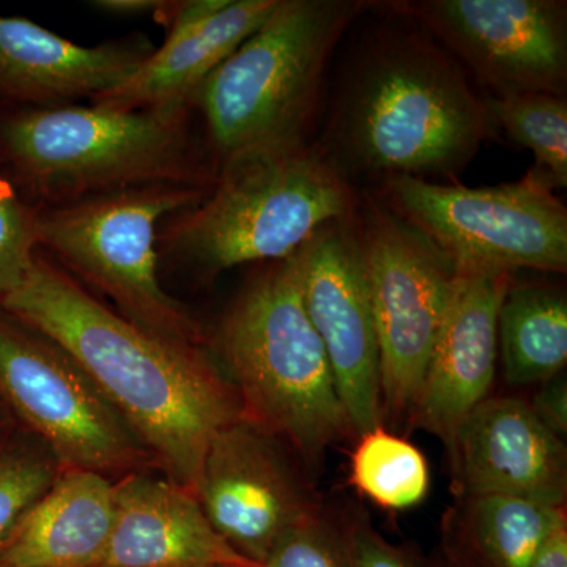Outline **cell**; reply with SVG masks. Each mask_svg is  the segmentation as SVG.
<instances>
[{
	"instance_id": "6da1fadb",
	"label": "cell",
	"mask_w": 567,
	"mask_h": 567,
	"mask_svg": "<svg viewBox=\"0 0 567 567\" xmlns=\"http://www.w3.org/2000/svg\"><path fill=\"white\" fill-rule=\"evenodd\" d=\"M0 308L65 350L152 461L193 494L213 436L246 417L203 350L169 344L115 315L39 252Z\"/></svg>"
},
{
	"instance_id": "7a4b0ae2",
	"label": "cell",
	"mask_w": 567,
	"mask_h": 567,
	"mask_svg": "<svg viewBox=\"0 0 567 567\" xmlns=\"http://www.w3.org/2000/svg\"><path fill=\"white\" fill-rule=\"evenodd\" d=\"M215 352L246 420L281 436L306 464H320L331 446L357 436L306 312L295 254L271 264L234 301Z\"/></svg>"
},
{
	"instance_id": "3957f363",
	"label": "cell",
	"mask_w": 567,
	"mask_h": 567,
	"mask_svg": "<svg viewBox=\"0 0 567 567\" xmlns=\"http://www.w3.org/2000/svg\"><path fill=\"white\" fill-rule=\"evenodd\" d=\"M486 102L425 41L380 44L354 74L334 125L339 153L363 173L450 177L494 132Z\"/></svg>"
},
{
	"instance_id": "277c9868",
	"label": "cell",
	"mask_w": 567,
	"mask_h": 567,
	"mask_svg": "<svg viewBox=\"0 0 567 567\" xmlns=\"http://www.w3.org/2000/svg\"><path fill=\"white\" fill-rule=\"evenodd\" d=\"M185 104L25 107L0 115V164L18 192L70 204L141 186L199 185Z\"/></svg>"
},
{
	"instance_id": "5b68a950",
	"label": "cell",
	"mask_w": 567,
	"mask_h": 567,
	"mask_svg": "<svg viewBox=\"0 0 567 567\" xmlns=\"http://www.w3.org/2000/svg\"><path fill=\"white\" fill-rule=\"evenodd\" d=\"M361 7L278 0L267 21L205 80L194 102L221 167L305 145L331 52Z\"/></svg>"
},
{
	"instance_id": "8992f818",
	"label": "cell",
	"mask_w": 567,
	"mask_h": 567,
	"mask_svg": "<svg viewBox=\"0 0 567 567\" xmlns=\"http://www.w3.org/2000/svg\"><path fill=\"white\" fill-rule=\"evenodd\" d=\"M341 167L308 145L221 167L210 196L182 212L169 246L204 270L287 259L322 227L353 218Z\"/></svg>"
},
{
	"instance_id": "52a82bcc",
	"label": "cell",
	"mask_w": 567,
	"mask_h": 567,
	"mask_svg": "<svg viewBox=\"0 0 567 567\" xmlns=\"http://www.w3.org/2000/svg\"><path fill=\"white\" fill-rule=\"evenodd\" d=\"M203 197L196 186L153 185L37 212L39 248L61 257L142 330L182 349H200L199 327L159 282L156 229Z\"/></svg>"
},
{
	"instance_id": "ba28073f",
	"label": "cell",
	"mask_w": 567,
	"mask_h": 567,
	"mask_svg": "<svg viewBox=\"0 0 567 567\" xmlns=\"http://www.w3.org/2000/svg\"><path fill=\"white\" fill-rule=\"evenodd\" d=\"M386 200L456 268L567 270V210L535 174L484 188L393 175L386 181Z\"/></svg>"
},
{
	"instance_id": "9c48e42d",
	"label": "cell",
	"mask_w": 567,
	"mask_h": 567,
	"mask_svg": "<svg viewBox=\"0 0 567 567\" xmlns=\"http://www.w3.org/2000/svg\"><path fill=\"white\" fill-rule=\"evenodd\" d=\"M357 235L379 341L383 417L395 423L415 405L457 268L427 235L382 205H368Z\"/></svg>"
},
{
	"instance_id": "30bf717a",
	"label": "cell",
	"mask_w": 567,
	"mask_h": 567,
	"mask_svg": "<svg viewBox=\"0 0 567 567\" xmlns=\"http://www.w3.org/2000/svg\"><path fill=\"white\" fill-rule=\"evenodd\" d=\"M0 404L62 468L133 470L151 454L65 350L0 308Z\"/></svg>"
},
{
	"instance_id": "8fae6325",
	"label": "cell",
	"mask_w": 567,
	"mask_h": 567,
	"mask_svg": "<svg viewBox=\"0 0 567 567\" xmlns=\"http://www.w3.org/2000/svg\"><path fill=\"white\" fill-rule=\"evenodd\" d=\"M386 6L423 22L495 96L540 92L565 95V2L420 0Z\"/></svg>"
},
{
	"instance_id": "7c38bea8",
	"label": "cell",
	"mask_w": 567,
	"mask_h": 567,
	"mask_svg": "<svg viewBox=\"0 0 567 567\" xmlns=\"http://www.w3.org/2000/svg\"><path fill=\"white\" fill-rule=\"evenodd\" d=\"M295 257L306 312L360 436L383 425V412L374 312L352 218L322 227Z\"/></svg>"
},
{
	"instance_id": "4fadbf2b",
	"label": "cell",
	"mask_w": 567,
	"mask_h": 567,
	"mask_svg": "<svg viewBox=\"0 0 567 567\" xmlns=\"http://www.w3.org/2000/svg\"><path fill=\"white\" fill-rule=\"evenodd\" d=\"M194 495L218 535L260 567L282 535L319 514L271 435L246 417L213 436Z\"/></svg>"
},
{
	"instance_id": "5bb4252c",
	"label": "cell",
	"mask_w": 567,
	"mask_h": 567,
	"mask_svg": "<svg viewBox=\"0 0 567 567\" xmlns=\"http://www.w3.org/2000/svg\"><path fill=\"white\" fill-rule=\"evenodd\" d=\"M511 274L457 268L453 293L410 423L450 447L458 425L486 401L498 363V312Z\"/></svg>"
},
{
	"instance_id": "9a60e30c",
	"label": "cell",
	"mask_w": 567,
	"mask_h": 567,
	"mask_svg": "<svg viewBox=\"0 0 567 567\" xmlns=\"http://www.w3.org/2000/svg\"><path fill=\"white\" fill-rule=\"evenodd\" d=\"M447 450L468 498L514 495L566 505L565 443L528 402L487 398L458 425Z\"/></svg>"
},
{
	"instance_id": "2e32d148",
	"label": "cell",
	"mask_w": 567,
	"mask_h": 567,
	"mask_svg": "<svg viewBox=\"0 0 567 567\" xmlns=\"http://www.w3.org/2000/svg\"><path fill=\"white\" fill-rule=\"evenodd\" d=\"M227 566L260 567L218 535L188 488L144 472L114 484V524L95 567Z\"/></svg>"
},
{
	"instance_id": "e0dca14e",
	"label": "cell",
	"mask_w": 567,
	"mask_h": 567,
	"mask_svg": "<svg viewBox=\"0 0 567 567\" xmlns=\"http://www.w3.org/2000/svg\"><path fill=\"white\" fill-rule=\"evenodd\" d=\"M148 41L82 47L31 20L0 17V103L62 106L117 87L151 58Z\"/></svg>"
},
{
	"instance_id": "ac0fdd59",
	"label": "cell",
	"mask_w": 567,
	"mask_h": 567,
	"mask_svg": "<svg viewBox=\"0 0 567 567\" xmlns=\"http://www.w3.org/2000/svg\"><path fill=\"white\" fill-rule=\"evenodd\" d=\"M114 524V484L103 473L62 468L0 547L7 567H95Z\"/></svg>"
},
{
	"instance_id": "d6986e66",
	"label": "cell",
	"mask_w": 567,
	"mask_h": 567,
	"mask_svg": "<svg viewBox=\"0 0 567 567\" xmlns=\"http://www.w3.org/2000/svg\"><path fill=\"white\" fill-rule=\"evenodd\" d=\"M278 0H227L199 28L169 35L140 69L117 87L93 99L114 110L185 104L189 106L205 80L267 21Z\"/></svg>"
},
{
	"instance_id": "ffe728a7",
	"label": "cell",
	"mask_w": 567,
	"mask_h": 567,
	"mask_svg": "<svg viewBox=\"0 0 567 567\" xmlns=\"http://www.w3.org/2000/svg\"><path fill=\"white\" fill-rule=\"evenodd\" d=\"M498 352L511 385H540L567 363V300L547 286H509L498 312Z\"/></svg>"
},
{
	"instance_id": "44dd1931",
	"label": "cell",
	"mask_w": 567,
	"mask_h": 567,
	"mask_svg": "<svg viewBox=\"0 0 567 567\" xmlns=\"http://www.w3.org/2000/svg\"><path fill=\"white\" fill-rule=\"evenodd\" d=\"M464 546L481 567H529L548 536L567 522L565 505L514 495L472 496Z\"/></svg>"
},
{
	"instance_id": "7402d4cb",
	"label": "cell",
	"mask_w": 567,
	"mask_h": 567,
	"mask_svg": "<svg viewBox=\"0 0 567 567\" xmlns=\"http://www.w3.org/2000/svg\"><path fill=\"white\" fill-rule=\"evenodd\" d=\"M350 484L383 509L405 511L424 502L431 472L412 442L379 425L358 436L350 457Z\"/></svg>"
},
{
	"instance_id": "603a6c76",
	"label": "cell",
	"mask_w": 567,
	"mask_h": 567,
	"mask_svg": "<svg viewBox=\"0 0 567 567\" xmlns=\"http://www.w3.org/2000/svg\"><path fill=\"white\" fill-rule=\"evenodd\" d=\"M494 125L505 130L536 159L529 173L548 188L567 185V103L561 93H517L486 102Z\"/></svg>"
},
{
	"instance_id": "cb8c5ba5",
	"label": "cell",
	"mask_w": 567,
	"mask_h": 567,
	"mask_svg": "<svg viewBox=\"0 0 567 567\" xmlns=\"http://www.w3.org/2000/svg\"><path fill=\"white\" fill-rule=\"evenodd\" d=\"M61 472L50 447L20 425L0 436V547Z\"/></svg>"
},
{
	"instance_id": "d4e9b609",
	"label": "cell",
	"mask_w": 567,
	"mask_h": 567,
	"mask_svg": "<svg viewBox=\"0 0 567 567\" xmlns=\"http://www.w3.org/2000/svg\"><path fill=\"white\" fill-rule=\"evenodd\" d=\"M39 252L37 212L0 174V303L25 278Z\"/></svg>"
},
{
	"instance_id": "484cf974",
	"label": "cell",
	"mask_w": 567,
	"mask_h": 567,
	"mask_svg": "<svg viewBox=\"0 0 567 567\" xmlns=\"http://www.w3.org/2000/svg\"><path fill=\"white\" fill-rule=\"evenodd\" d=\"M264 567H350L341 529L319 514L290 528L276 543Z\"/></svg>"
},
{
	"instance_id": "4316f807",
	"label": "cell",
	"mask_w": 567,
	"mask_h": 567,
	"mask_svg": "<svg viewBox=\"0 0 567 567\" xmlns=\"http://www.w3.org/2000/svg\"><path fill=\"white\" fill-rule=\"evenodd\" d=\"M339 529L350 567H434L409 548L388 543L363 518L354 517Z\"/></svg>"
},
{
	"instance_id": "83f0119b",
	"label": "cell",
	"mask_w": 567,
	"mask_h": 567,
	"mask_svg": "<svg viewBox=\"0 0 567 567\" xmlns=\"http://www.w3.org/2000/svg\"><path fill=\"white\" fill-rule=\"evenodd\" d=\"M539 391L528 402L540 423L550 429L554 434H567V383L561 374L540 383Z\"/></svg>"
},
{
	"instance_id": "f1b7e54d",
	"label": "cell",
	"mask_w": 567,
	"mask_h": 567,
	"mask_svg": "<svg viewBox=\"0 0 567 567\" xmlns=\"http://www.w3.org/2000/svg\"><path fill=\"white\" fill-rule=\"evenodd\" d=\"M174 3L162 0H95L92 7L115 17H140V14L171 13Z\"/></svg>"
},
{
	"instance_id": "f546056e",
	"label": "cell",
	"mask_w": 567,
	"mask_h": 567,
	"mask_svg": "<svg viewBox=\"0 0 567 567\" xmlns=\"http://www.w3.org/2000/svg\"><path fill=\"white\" fill-rule=\"evenodd\" d=\"M529 567H567V522L547 537Z\"/></svg>"
},
{
	"instance_id": "4dcf8cb0",
	"label": "cell",
	"mask_w": 567,
	"mask_h": 567,
	"mask_svg": "<svg viewBox=\"0 0 567 567\" xmlns=\"http://www.w3.org/2000/svg\"><path fill=\"white\" fill-rule=\"evenodd\" d=\"M443 567H481L477 565L475 559L466 555L462 548H453V550L447 554L446 565Z\"/></svg>"
},
{
	"instance_id": "1f68e13d",
	"label": "cell",
	"mask_w": 567,
	"mask_h": 567,
	"mask_svg": "<svg viewBox=\"0 0 567 567\" xmlns=\"http://www.w3.org/2000/svg\"><path fill=\"white\" fill-rule=\"evenodd\" d=\"M13 424V420H11L9 412H7L2 404H0V436L6 434Z\"/></svg>"
},
{
	"instance_id": "d6a6232c",
	"label": "cell",
	"mask_w": 567,
	"mask_h": 567,
	"mask_svg": "<svg viewBox=\"0 0 567 567\" xmlns=\"http://www.w3.org/2000/svg\"><path fill=\"white\" fill-rule=\"evenodd\" d=\"M227 567H248V566H227Z\"/></svg>"
},
{
	"instance_id": "836d02e7",
	"label": "cell",
	"mask_w": 567,
	"mask_h": 567,
	"mask_svg": "<svg viewBox=\"0 0 567 567\" xmlns=\"http://www.w3.org/2000/svg\"><path fill=\"white\" fill-rule=\"evenodd\" d=\"M0 567H7V566H2V565H0Z\"/></svg>"
}]
</instances>
